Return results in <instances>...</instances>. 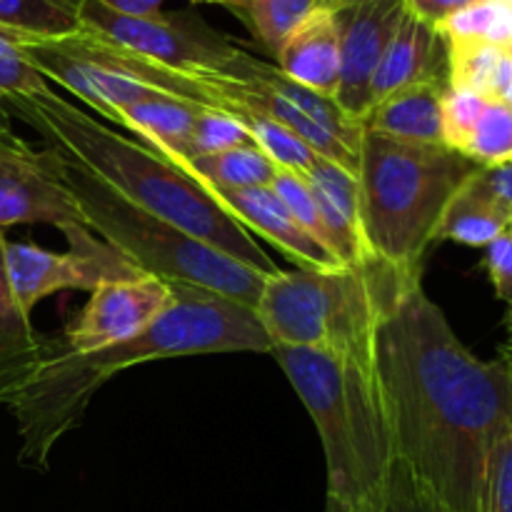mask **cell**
Masks as SVG:
<instances>
[{
    "mask_svg": "<svg viewBox=\"0 0 512 512\" xmlns=\"http://www.w3.org/2000/svg\"><path fill=\"white\" fill-rule=\"evenodd\" d=\"M48 145L63 160V180L80 213L85 215L88 228L140 273L165 283L208 290L238 300L248 308L258 305L265 283L263 273L210 248L168 220L138 208L93 170L85 168L63 145Z\"/></svg>",
    "mask_w": 512,
    "mask_h": 512,
    "instance_id": "cell-7",
    "label": "cell"
},
{
    "mask_svg": "<svg viewBox=\"0 0 512 512\" xmlns=\"http://www.w3.org/2000/svg\"><path fill=\"white\" fill-rule=\"evenodd\" d=\"M203 188L248 233L253 230L260 238L270 240L280 253L293 258L298 268H340L338 260L300 228L298 220L290 215V210L270 185L238 190L215 188V185H203Z\"/></svg>",
    "mask_w": 512,
    "mask_h": 512,
    "instance_id": "cell-14",
    "label": "cell"
},
{
    "mask_svg": "<svg viewBox=\"0 0 512 512\" xmlns=\"http://www.w3.org/2000/svg\"><path fill=\"white\" fill-rule=\"evenodd\" d=\"M488 512H512V433L495 445L485 485Z\"/></svg>",
    "mask_w": 512,
    "mask_h": 512,
    "instance_id": "cell-33",
    "label": "cell"
},
{
    "mask_svg": "<svg viewBox=\"0 0 512 512\" xmlns=\"http://www.w3.org/2000/svg\"><path fill=\"white\" fill-rule=\"evenodd\" d=\"M405 13L403 0H360L335 10L340 23V80L333 103L363 125L373 108V78Z\"/></svg>",
    "mask_w": 512,
    "mask_h": 512,
    "instance_id": "cell-13",
    "label": "cell"
},
{
    "mask_svg": "<svg viewBox=\"0 0 512 512\" xmlns=\"http://www.w3.org/2000/svg\"><path fill=\"white\" fill-rule=\"evenodd\" d=\"M198 113L200 105L158 93L153 98L120 108L118 125L143 138L160 155L178 163L188 153L190 133H193Z\"/></svg>",
    "mask_w": 512,
    "mask_h": 512,
    "instance_id": "cell-19",
    "label": "cell"
},
{
    "mask_svg": "<svg viewBox=\"0 0 512 512\" xmlns=\"http://www.w3.org/2000/svg\"><path fill=\"white\" fill-rule=\"evenodd\" d=\"M305 180L313 190L335 258L343 265H355L370 258L373 253L368 250L360 223L358 175L340 168L333 160L318 158Z\"/></svg>",
    "mask_w": 512,
    "mask_h": 512,
    "instance_id": "cell-17",
    "label": "cell"
},
{
    "mask_svg": "<svg viewBox=\"0 0 512 512\" xmlns=\"http://www.w3.org/2000/svg\"><path fill=\"white\" fill-rule=\"evenodd\" d=\"M360 3V0H320V8H330V10H340L345 5Z\"/></svg>",
    "mask_w": 512,
    "mask_h": 512,
    "instance_id": "cell-39",
    "label": "cell"
},
{
    "mask_svg": "<svg viewBox=\"0 0 512 512\" xmlns=\"http://www.w3.org/2000/svg\"><path fill=\"white\" fill-rule=\"evenodd\" d=\"M463 155L480 168L512 163V105L488 100Z\"/></svg>",
    "mask_w": 512,
    "mask_h": 512,
    "instance_id": "cell-27",
    "label": "cell"
},
{
    "mask_svg": "<svg viewBox=\"0 0 512 512\" xmlns=\"http://www.w3.org/2000/svg\"><path fill=\"white\" fill-rule=\"evenodd\" d=\"M380 512H450L445 505H440L428 490L420 488L408 470L395 460L393 470L388 475L383 493V505Z\"/></svg>",
    "mask_w": 512,
    "mask_h": 512,
    "instance_id": "cell-32",
    "label": "cell"
},
{
    "mask_svg": "<svg viewBox=\"0 0 512 512\" xmlns=\"http://www.w3.org/2000/svg\"><path fill=\"white\" fill-rule=\"evenodd\" d=\"M245 143H250V135L235 115L218 108H200L198 120H195L193 125V133H190L188 153H185V158L178 160V163L198 158V155L220 153V150H228Z\"/></svg>",
    "mask_w": 512,
    "mask_h": 512,
    "instance_id": "cell-28",
    "label": "cell"
},
{
    "mask_svg": "<svg viewBox=\"0 0 512 512\" xmlns=\"http://www.w3.org/2000/svg\"><path fill=\"white\" fill-rule=\"evenodd\" d=\"M375 383L395 460L450 512H488L495 445L512 433V375L475 358L415 283L375 335Z\"/></svg>",
    "mask_w": 512,
    "mask_h": 512,
    "instance_id": "cell-1",
    "label": "cell"
},
{
    "mask_svg": "<svg viewBox=\"0 0 512 512\" xmlns=\"http://www.w3.org/2000/svg\"><path fill=\"white\" fill-rule=\"evenodd\" d=\"M415 83H448V45L438 30L405 10L375 70L373 103Z\"/></svg>",
    "mask_w": 512,
    "mask_h": 512,
    "instance_id": "cell-15",
    "label": "cell"
},
{
    "mask_svg": "<svg viewBox=\"0 0 512 512\" xmlns=\"http://www.w3.org/2000/svg\"><path fill=\"white\" fill-rule=\"evenodd\" d=\"M485 188L490 190L500 208L505 210L510 220V233H512V163L498 165V168H483L480 170Z\"/></svg>",
    "mask_w": 512,
    "mask_h": 512,
    "instance_id": "cell-36",
    "label": "cell"
},
{
    "mask_svg": "<svg viewBox=\"0 0 512 512\" xmlns=\"http://www.w3.org/2000/svg\"><path fill=\"white\" fill-rule=\"evenodd\" d=\"M83 28L103 35L110 43L135 55L178 70H220L235 45L210 30L193 13L123 15L95 0H78Z\"/></svg>",
    "mask_w": 512,
    "mask_h": 512,
    "instance_id": "cell-9",
    "label": "cell"
},
{
    "mask_svg": "<svg viewBox=\"0 0 512 512\" xmlns=\"http://www.w3.org/2000/svg\"><path fill=\"white\" fill-rule=\"evenodd\" d=\"M500 360H503L505 368H508L510 375H512V338L503 345V348H500Z\"/></svg>",
    "mask_w": 512,
    "mask_h": 512,
    "instance_id": "cell-40",
    "label": "cell"
},
{
    "mask_svg": "<svg viewBox=\"0 0 512 512\" xmlns=\"http://www.w3.org/2000/svg\"><path fill=\"white\" fill-rule=\"evenodd\" d=\"M225 8L248 25L263 48L278 53L290 30L320 8V0H228Z\"/></svg>",
    "mask_w": 512,
    "mask_h": 512,
    "instance_id": "cell-24",
    "label": "cell"
},
{
    "mask_svg": "<svg viewBox=\"0 0 512 512\" xmlns=\"http://www.w3.org/2000/svg\"><path fill=\"white\" fill-rule=\"evenodd\" d=\"M68 250H45L33 243H5V268L10 288L20 308L30 310L48 295L60 290H88L113 280L140 278L135 265H130L118 250L103 240L93 238V230H80L68 235Z\"/></svg>",
    "mask_w": 512,
    "mask_h": 512,
    "instance_id": "cell-11",
    "label": "cell"
},
{
    "mask_svg": "<svg viewBox=\"0 0 512 512\" xmlns=\"http://www.w3.org/2000/svg\"><path fill=\"white\" fill-rule=\"evenodd\" d=\"M173 303L150 328L98 353L75 355L58 338H43L40 358L28 378L3 400L20 435V463L45 470L60 438L83 420L90 400L123 370L168 358L215 353H273L255 308L175 285Z\"/></svg>",
    "mask_w": 512,
    "mask_h": 512,
    "instance_id": "cell-2",
    "label": "cell"
},
{
    "mask_svg": "<svg viewBox=\"0 0 512 512\" xmlns=\"http://www.w3.org/2000/svg\"><path fill=\"white\" fill-rule=\"evenodd\" d=\"M485 270L498 298L512 308V233L500 235L485 248Z\"/></svg>",
    "mask_w": 512,
    "mask_h": 512,
    "instance_id": "cell-34",
    "label": "cell"
},
{
    "mask_svg": "<svg viewBox=\"0 0 512 512\" xmlns=\"http://www.w3.org/2000/svg\"><path fill=\"white\" fill-rule=\"evenodd\" d=\"M10 225H50L68 235L90 230L63 180V160L53 148L35 150L8 123H0V230Z\"/></svg>",
    "mask_w": 512,
    "mask_h": 512,
    "instance_id": "cell-10",
    "label": "cell"
},
{
    "mask_svg": "<svg viewBox=\"0 0 512 512\" xmlns=\"http://www.w3.org/2000/svg\"><path fill=\"white\" fill-rule=\"evenodd\" d=\"M420 270H400L378 255L340 268H295L268 275L258 313L273 345L338 353L375 373V335Z\"/></svg>",
    "mask_w": 512,
    "mask_h": 512,
    "instance_id": "cell-5",
    "label": "cell"
},
{
    "mask_svg": "<svg viewBox=\"0 0 512 512\" xmlns=\"http://www.w3.org/2000/svg\"><path fill=\"white\" fill-rule=\"evenodd\" d=\"M95 3L105 5V8L123 15H150L158 13L163 0H95Z\"/></svg>",
    "mask_w": 512,
    "mask_h": 512,
    "instance_id": "cell-38",
    "label": "cell"
},
{
    "mask_svg": "<svg viewBox=\"0 0 512 512\" xmlns=\"http://www.w3.org/2000/svg\"><path fill=\"white\" fill-rule=\"evenodd\" d=\"M325 512H350V510L345 508V505H340L338 500L328 498V503H325Z\"/></svg>",
    "mask_w": 512,
    "mask_h": 512,
    "instance_id": "cell-41",
    "label": "cell"
},
{
    "mask_svg": "<svg viewBox=\"0 0 512 512\" xmlns=\"http://www.w3.org/2000/svg\"><path fill=\"white\" fill-rule=\"evenodd\" d=\"M215 98V108L230 115L243 110L275 120L303 138L323 158L358 175L363 125L340 113L330 98L295 83L278 65L263 63L235 48L220 70H193Z\"/></svg>",
    "mask_w": 512,
    "mask_h": 512,
    "instance_id": "cell-8",
    "label": "cell"
},
{
    "mask_svg": "<svg viewBox=\"0 0 512 512\" xmlns=\"http://www.w3.org/2000/svg\"><path fill=\"white\" fill-rule=\"evenodd\" d=\"M45 75L30 63L8 30H0V103L48 90Z\"/></svg>",
    "mask_w": 512,
    "mask_h": 512,
    "instance_id": "cell-30",
    "label": "cell"
},
{
    "mask_svg": "<svg viewBox=\"0 0 512 512\" xmlns=\"http://www.w3.org/2000/svg\"><path fill=\"white\" fill-rule=\"evenodd\" d=\"M270 355L318 428L328 498L350 512H380L395 448L373 370L315 348L273 345Z\"/></svg>",
    "mask_w": 512,
    "mask_h": 512,
    "instance_id": "cell-4",
    "label": "cell"
},
{
    "mask_svg": "<svg viewBox=\"0 0 512 512\" xmlns=\"http://www.w3.org/2000/svg\"><path fill=\"white\" fill-rule=\"evenodd\" d=\"M493 100H498V103H505V105H512V43L505 45L503 63H500L498 80H495Z\"/></svg>",
    "mask_w": 512,
    "mask_h": 512,
    "instance_id": "cell-37",
    "label": "cell"
},
{
    "mask_svg": "<svg viewBox=\"0 0 512 512\" xmlns=\"http://www.w3.org/2000/svg\"><path fill=\"white\" fill-rule=\"evenodd\" d=\"M0 30L20 38L58 40L83 30L78 0H0Z\"/></svg>",
    "mask_w": 512,
    "mask_h": 512,
    "instance_id": "cell-23",
    "label": "cell"
},
{
    "mask_svg": "<svg viewBox=\"0 0 512 512\" xmlns=\"http://www.w3.org/2000/svg\"><path fill=\"white\" fill-rule=\"evenodd\" d=\"M485 105H488V98H483L478 93L458 88L445 90L440 115H443V143L450 150L463 153L475 125H478L480 115H483Z\"/></svg>",
    "mask_w": 512,
    "mask_h": 512,
    "instance_id": "cell-31",
    "label": "cell"
},
{
    "mask_svg": "<svg viewBox=\"0 0 512 512\" xmlns=\"http://www.w3.org/2000/svg\"><path fill=\"white\" fill-rule=\"evenodd\" d=\"M5 235L0 230V405L23 383L40 358L43 338L30 325V315L15 300L5 268Z\"/></svg>",
    "mask_w": 512,
    "mask_h": 512,
    "instance_id": "cell-20",
    "label": "cell"
},
{
    "mask_svg": "<svg viewBox=\"0 0 512 512\" xmlns=\"http://www.w3.org/2000/svg\"><path fill=\"white\" fill-rule=\"evenodd\" d=\"M173 303V288L153 275L103 283L90 293L85 308L58 335L63 350L98 353L143 333Z\"/></svg>",
    "mask_w": 512,
    "mask_h": 512,
    "instance_id": "cell-12",
    "label": "cell"
},
{
    "mask_svg": "<svg viewBox=\"0 0 512 512\" xmlns=\"http://www.w3.org/2000/svg\"><path fill=\"white\" fill-rule=\"evenodd\" d=\"M195 3H228V0H195Z\"/></svg>",
    "mask_w": 512,
    "mask_h": 512,
    "instance_id": "cell-42",
    "label": "cell"
},
{
    "mask_svg": "<svg viewBox=\"0 0 512 512\" xmlns=\"http://www.w3.org/2000/svg\"><path fill=\"white\" fill-rule=\"evenodd\" d=\"M0 123H3V115H0Z\"/></svg>",
    "mask_w": 512,
    "mask_h": 512,
    "instance_id": "cell-44",
    "label": "cell"
},
{
    "mask_svg": "<svg viewBox=\"0 0 512 512\" xmlns=\"http://www.w3.org/2000/svg\"><path fill=\"white\" fill-rule=\"evenodd\" d=\"M448 83H415L373 103L363 128L418 145L443 143V95Z\"/></svg>",
    "mask_w": 512,
    "mask_h": 512,
    "instance_id": "cell-18",
    "label": "cell"
},
{
    "mask_svg": "<svg viewBox=\"0 0 512 512\" xmlns=\"http://www.w3.org/2000/svg\"><path fill=\"white\" fill-rule=\"evenodd\" d=\"M3 105L28 123L45 143L63 145L85 168L138 208L168 220L210 248L258 270L265 278L280 270L203 185L150 145L123 138L50 88Z\"/></svg>",
    "mask_w": 512,
    "mask_h": 512,
    "instance_id": "cell-3",
    "label": "cell"
},
{
    "mask_svg": "<svg viewBox=\"0 0 512 512\" xmlns=\"http://www.w3.org/2000/svg\"><path fill=\"white\" fill-rule=\"evenodd\" d=\"M505 233H510L508 215L490 195L478 173L450 200L443 223H440L438 240H453L470 248H488Z\"/></svg>",
    "mask_w": 512,
    "mask_h": 512,
    "instance_id": "cell-21",
    "label": "cell"
},
{
    "mask_svg": "<svg viewBox=\"0 0 512 512\" xmlns=\"http://www.w3.org/2000/svg\"><path fill=\"white\" fill-rule=\"evenodd\" d=\"M475 3H480V0H403L405 10L410 15H415V18L423 20L435 30L443 28L453 15H458L460 10L470 8Z\"/></svg>",
    "mask_w": 512,
    "mask_h": 512,
    "instance_id": "cell-35",
    "label": "cell"
},
{
    "mask_svg": "<svg viewBox=\"0 0 512 512\" xmlns=\"http://www.w3.org/2000/svg\"><path fill=\"white\" fill-rule=\"evenodd\" d=\"M508 323H510V330H512V308H510V320H508Z\"/></svg>",
    "mask_w": 512,
    "mask_h": 512,
    "instance_id": "cell-43",
    "label": "cell"
},
{
    "mask_svg": "<svg viewBox=\"0 0 512 512\" xmlns=\"http://www.w3.org/2000/svg\"><path fill=\"white\" fill-rule=\"evenodd\" d=\"M445 45H448V88L470 90L493 100L505 45L490 40H445Z\"/></svg>",
    "mask_w": 512,
    "mask_h": 512,
    "instance_id": "cell-25",
    "label": "cell"
},
{
    "mask_svg": "<svg viewBox=\"0 0 512 512\" xmlns=\"http://www.w3.org/2000/svg\"><path fill=\"white\" fill-rule=\"evenodd\" d=\"M190 175L198 185H215V188H265L275 180L278 168L273 160L265 158L263 150L253 143L235 145L220 153L198 155L185 163H175Z\"/></svg>",
    "mask_w": 512,
    "mask_h": 512,
    "instance_id": "cell-22",
    "label": "cell"
},
{
    "mask_svg": "<svg viewBox=\"0 0 512 512\" xmlns=\"http://www.w3.org/2000/svg\"><path fill=\"white\" fill-rule=\"evenodd\" d=\"M480 170L448 145L403 143L363 128L358 190L370 253L400 270H420L450 200Z\"/></svg>",
    "mask_w": 512,
    "mask_h": 512,
    "instance_id": "cell-6",
    "label": "cell"
},
{
    "mask_svg": "<svg viewBox=\"0 0 512 512\" xmlns=\"http://www.w3.org/2000/svg\"><path fill=\"white\" fill-rule=\"evenodd\" d=\"M270 188L278 193V198L283 200L285 208L290 210V215L298 220L300 228H303L305 233H308L310 238L315 240V243H320L325 250H328L330 255H333V250H330L328 233H325L323 218H320L318 203H315L313 190H310L308 180H305L303 175L288 173V170H278V175H275V180L270 183ZM333 258H335V255H333ZM335 260H338V258H335ZM338 263H340V260H338ZM340 265H343V263H340Z\"/></svg>",
    "mask_w": 512,
    "mask_h": 512,
    "instance_id": "cell-29",
    "label": "cell"
},
{
    "mask_svg": "<svg viewBox=\"0 0 512 512\" xmlns=\"http://www.w3.org/2000/svg\"><path fill=\"white\" fill-rule=\"evenodd\" d=\"M275 58L288 78L333 100L340 80V23L335 10L315 8L290 30Z\"/></svg>",
    "mask_w": 512,
    "mask_h": 512,
    "instance_id": "cell-16",
    "label": "cell"
},
{
    "mask_svg": "<svg viewBox=\"0 0 512 512\" xmlns=\"http://www.w3.org/2000/svg\"><path fill=\"white\" fill-rule=\"evenodd\" d=\"M235 118L245 125V130L250 135V143L258 145L265 153V158L273 160L278 170H288V173L303 175L305 178L310 173V168L318 163V158H323L303 138H298L293 130L275 123V120L263 118L258 113H248V110L238 113Z\"/></svg>",
    "mask_w": 512,
    "mask_h": 512,
    "instance_id": "cell-26",
    "label": "cell"
}]
</instances>
